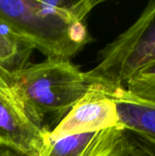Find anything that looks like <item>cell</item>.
<instances>
[{"mask_svg":"<svg viewBox=\"0 0 155 156\" xmlns=\"http://www.w3.org/2000/svg\"><path fill=\"white\" fill-rule=\"evenodd\" d=\"M13 78V93L31 121L47 133L59 123L93 84L87 73L69 59L59 58L30 64Z\"/></svg>","mask_w":155,"mask_h":156,"instance_id":"1","label":"cell"},{"mask_svg":"<svg viewBox=\"0 0 155 156\" xmlns=\"http://www.w3.org/2000/svg\"><path fill=\"white\" fill-rule=\"evenodd\" d=\"M0 20L47 58L69 59L91 40L83 22L53 1L0 0Z\"/></svg>","mask_w":155,"mask_h":156,"instance_id":"2","label":"cell"},{"mask_svg":"<svg viewBox=\"0 0 155 156\" xmlns=\"http://www.w3.org/2000/svg\"><path fill=\"white\" fill-rule=\"evenodd\" d=\"M98 65L87 71L94 83L124 87L131 76L155 59V1L145 6L136 21L99 53Z\"/></svg>","mask_w":155,"mask_h":156,"instance_id":"3","label":"cell"},{"mask_svg":"<svg viewBox=\"0 0 155 156\" xmlns=\"http://www.w3.org/2000/svg\"><path fill=\"white\" fill-rule=\"evenodd\" d=\"M111 88L112 87L94 82L86 95L46 136L58 139L121 126L115 102L109 94Z\"/></svg>","mask_w":155,"mask_h":156,"instance_id":"4","label":"cell"},{"mask_svg":"<svg viewBox=\"0 0 155 156\" xmlns=\"http://www.w3.org/2000/svg\"><path fill=\"white\" fill-rule=\"evenodd\" d=\"M47 132L36 125L13 93L0 89V145L26 156H38Z\"/></svg>","mask_w":155,"mask_h":156,"instance_id":"5","label":"cell"},{"mask_svg":"<svg viewBox=\"0 0 155 156\" xmlns=\"http://www.w3.org/2000/svg\"><path fill=\"white\" fill-rule=\"evenodd\" d=\"M123 132V127L116 126L58 139L46 136L38 156H111Z\"/></svg>","mask_w":155,"mask_h":156,"instance_id":"6","label":"cell"},{"mask_svg":"<svg viewBox=\"0 0 155 156\" xmlns=\"http://www.w3.org/2000/svg\"><path fill=\"white\" fill-rule=\"evenodd\" d=\"M116 105L119 124L124 130L155 141V104L141 100L124 88H111L109 91Z\"/></svg>","mask_w":155,"mask_h":156,"instance_id":"7","label":"cell"},{"mask_svg":"<svg viewBox=\"0 0 155 156\" xmlns=\"http://www.w3.org/2000/svg\"><path fill=\"white\" fill-rule=\"evenodd\" d=\"M35 48L0 20V67L11 75L30 65Z\"/></svg>","mask_w":155,"mask_h":156,"instance_id":"8","label":"cell"},{"mask_svg":"<svg viewBox=\"0 0 155 156\" xmlns=\"http://www.w3.org/2000/svg\"><path fill=\"white\" fill-rule=\"evenodd\" d=\"M123 88L135 97L155 104V59L136 70Z\"/></svg>","mask_w":155,"mask_h":156,"instance_id":"9","label":"cell"},{"mask_svg":"<svg viewBox=\"0 0 155 156\" xmlns=\"http://www.w3.org/2000/svg\"><path fill=\"white\" fill-rule=\"evenodd\" d=\"M111 156H155V154L143 146L132 133L124 130Z\"/></svg>","mask_w":155,"mask_h":156,"instance_id":"10","label":"cell"},{"mask_svg":"<svg viewBox=\"0 0 155 156\" xmlns=\"http://www.w3.org/2000/svg\"><path fill=\"white\" fill-rule=\"evenodd\" d=\"M13 81H14L13 75H11L9 72L5 71L4 69L0 67V89L9 93H13L12 91Z\"/></svg>","mask_w":155,"mask_h":156,"instance_id":"11","label":"cell"},{"mask_svg":"<svg viewBox=\"0 0 155 156\" xmlns=\"http://www.w3.org/2000/svg\"><path fill=\"white\" fill-rule=\"evenodd\" d=\"M132 133V132H131ZM134 136L138 139V141L143 145L145 146L147 149H149L152 153H153L155 154V141L151 139V138H148L146 136H143V135H141V134H137V133H134Z\"/></svg>","mask_w":155,"mask_h":156,"instance_id":"12","label":"cell"},{"mask_svg":"<svg viewBox=\"0 0 155 156\" xmlns=\"http://www.w3.org/2000/svg\"><path fill=\"white\" fill-rule=\"evenodd\" d=\"M0 156H26L24 154H21L19 153H16L15 151H12L8 148L2 147L0 150Z\"/></svg>","mask_w":155,"mask_h":156,"instance_id":"13","label":"cell"},{"mask_svg":"<svg viewBox=\"0 0 155 156\" xmlns=\"http://www.w3.org/2000/svg\"><path fill=\"white\" fill-rule=\"evenodd\" d=\"M1 148H2V146H1V145H0V150H1Z\"/></svg>","mask_w":155,"mask_h":156,"instance_id":"14","label":"cell"}]
</instances>
